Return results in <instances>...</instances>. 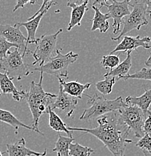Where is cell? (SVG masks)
I'll return each mask as SVG.
<instances>
[{
    "mask_svg": "<svg viewBox=\"0 0 151 156\" xmlns=\"http://www.w3.org/2000/svg\"><path fill=\"white\" fill-rule=\"evenodd\" d=\"M74 138H71L69 136H64L59 134L58 139L55 144V148L52 149L50 152H56L57 156H70L69 155V146Z\"/></svg>",
    "mask_w": 151,
    "mask_h": 156,
    "instance_id": "cell-23",
    "label": "cell"
},
{
    "mask_svg": "<svg viewBox=\"0 0 151 156\" xmlns=\"http://www.w3.org/2000/svg\"><path fill=\"white\" fill-rule=\"evenodd\" d=\"M1 95H2V93H1V92H0V96H1Z\"/></svg>",
    "mask_w": 151,
    "mask_h": 156,
    "instance_id": "cell-37",
    "label": "cell"
},
{
    "mask_svg": "<svg viewBox=\"0 0 151 156\" xmlns=\"http://www.w3.org/2000/svg\"><path fill=\"white\" fill-rule=\"evenodd\" d=\"M47 153H48V151H47V149H45V151H44L43 153L41 154V155H39V156H46Z\"/></svg>",
    "mask_w": 151,
    "mask_h": 156,
    "instance_id": "cell-35",
    "label": "cell"
},
{
    "mask_svg": "<svg viewBox=\"0 0 151 156\" xmlns=\"http://www.w3.org/2000/svg\"><path fill=\"white\" fill-rule=\"evenodd\" d=\"M47 113L49 114V126L51 129L56 132H65L67 134L69 137H73L72 131L68 129V127L63 122L60 117L58 116L53 110H52L50 107L47 110Z\"/></svg>",
    "mask_w": 151,
    "mask_h": 156,
    "instance_id": "cell-21",
    "label": "cell"
},
{
    "mask_svg": "<svg viewBox=\"0 0 151 156\" xmlns=\"http://www.w3.org/2000/svg\"><path fill=\"white\" fill-rule=\"evenodd\" d=\"M21 49L16 48L14 51H9L2 59H0V69L5 71L11 80H20L30 74L28 64H25L20 53Z\"/></svg>",
    "mask_w": 151,
    "mask_h": 156,
    "instance_id": "cell-6",
    "label": "cell"
},
{
    "mask_svg": "<svg viewBox=\"0 0 151 156\" xmlns=\"http://www.w3.org/2000/svg\"><path fill=\"white\" fill-rule=\"evenodd\" d=\"M59 82V85L63 88V92H66L71 96L76 98L81 99L82 95H84V91L87 90L90 87L91 83H88L86 84L80 83L77 81H71V82H66L63 78H58Z\"/></svg>",
    "mask_w": 151,
    "mask_h": 156,
    "instance_id": "cell-15",
    "label": "cell"
},
{
    "mask_svg": "<svg viewBox=\"0 0 151 156\" xmlns=\"http://www.w3.org/2000/svg\"><path fill=\"white\" fill-rule=\"evenodd\" d=\"M116 77H105V80L97 82L95 83V88L102 95H107L111 93L113 85L116 82Z\"/></svg>",
    "mask_w": 151,
    "mask_h": 156,
    "instance_id": "cell-24",
    "label": "cell"
},
{
    "mask_svg": "<svg viewBox=\"0 0 151 156\" xmlns=\"http://www.w3.org/2000/svg\"><path fill=\"white\" fill-rule=\"evenodd\" d=\"M84 95L89 98L88 103L90 104L91 106L83 112L80 117V119L83 121H87L92 119L105 116L110 113L117 111L127 105L123 101L122 97H118L113 100H109L105 98L104 95L99 94H95L92 96H90L87 94Z\"/></svg>",
    "mask_w": 151,
    "mask_h": 156,
    "instance_id": "cell-3",
    "label": "cell"
},
{
    "mask_svg": "<svg viewBox=\"0 0 151 156\" xmlns=\"http://www.w3.org/2000/svg\"><path fill=\"white\" fill-rule=\"evenodd\" d=\"M92 9L95 11V15L92 19V26L91 28V31H95L97 29L100 31L102 33H105L109 29V23L108 20L111 19L109 14H102L100 11L99 8L96 7L92 5Z\"/></svg>",
    "mask_w": 151,
    "mask_h": 156,
    "instance_id": "cell-19",
    "label": "cell"
},
{
    "mask_svg": "<svg viewBox=\"0 0 151 156\" xmlns=\"http://www.w3.org/2000/svg\"><path fill=\"white\" fill-rule=\"evenodd\" d=\"M11 48H15L21 49L20 46L15 44H11L10 42L7 41L5 39L0 37V59H2L7 55L8 52L10 51Z\"/></svg>",
    "mask_w": 151,
    "mask_h": 156,
    "instance_id": "cell-28",
    "label": "cell"
},
{
    "mask_svg": "<svg viewBox=\"0 0 151 156\" xmlns=\"http://www.w3.org/2000/svg\"><path fill=\"white\" fill-rule=\"evenodd\" d=\"M101 5V8L102 6H106L108 9V13L111 18H113V34L118 35L120 32V25L123 23V19L126 17V16L130 14V10H129V4L130 2L129 0H125V1L117 2V1H111V2H99L96 1L94 2V4Z\"/></svg>",
    "mask_w": 151,
    "mask_h": 156,
    "instance_id": "cell-9",
    "label": "cell"
},
{
    "mask_svg": "<svg viewBox=\"0 0 151 156\" xmlns=\"http://www.w3.org/2000/svg\"><path fill=\"white\" fill-rule=\"evenodd\" d=\"M142 2L147 7V14L151 17V0H143Z\"/></svg>",
    "mask_w": 151,
    "mask_h": 156,
    "instance_id": "cell-32",
    "label": "cell"
},
{
    "mask_svg": "<svg viewBox=\"0 0 151 156\" xmlns=\"http://www.w3.org/2000/svg\"><path fill=\"white\" fill-rule=\"evenodd\" d=\"M0 89L4 95L11 94L16 101H20L23 99L24 91H18L12 82V80L5 72H0Z\"/></svg>",
    "mask_w": 151,
    "mask_h": 156,
    "instance_id": "cell-17",
    "label": "cell"
},
{
    "mask_svg": "<svg viewBox=\"0 0 151 156\" xmlns=\"http://www.w3.org/2000/svg\"><path fill=\"white\" fill-rule=\"evenodd\" d=\"M44 74L41 73L40 80L38 83L31 81L30 89L28 92L24 91L23 99L27 101L28 106L32 115V127L35 129V132L44 135L38 129L40 117L47 112V110L54 102L56 95L46 92L42 87Z\"/></svg>",
    "mask_w": 151,
    "mask_h": 156,
    "instance_id": "cell-2",
    "label": "cell"
},
{
    "mask_svg": "<svg viewBox=\"0 0 151 156\" xmlns=\"http://www.w3.org/2000/svg\"><path fill=\"white\" fill-rule=\"evenodd\" d=\"M145 65L147 66H151V53H150V56H149V57H148V58H147V59L146 60Z\"/></svg>",
    "mask_w": 151,
    "mask_h": 156,
    "instance_id": "cell-33",
    "label": "cell"
},
{
    "mask_svg": "<svg viewBox=\"0 0 151 156\" xmlns=\"http://www.w3.org/2000/svg\"><path fill=\"white\" fill-rule=\"evenodd\" d=\"M142 152L144 153V156H151V152H149L145 150H142Z\"/></svg>",
    "mask_w": 151,
    "mask_h": 156,
    "instance_id": "cell-34",
    "label": "cell"
},
{
    "mask_svg": "<svg viewBox=\"0 0 151 156\" xmlns=\"http://www.w3.org/2000/svg\"><path fill=\"white\" fill-rule=\"evenodd\" d=\"M0 156H2V154L1 152H0Z\"/></svg>",
    "mask_w": 151,
    "mask_h": 156,
    "instance_id": "cell-36",
    "label": "cell"
},
{
    "mask_svg": "<svg viewBox=\"0 0 151 156\" xmlns=\"http://www.w3.org/2000/svg\"><path fill=\"white\" fill-rule=\"evenodd\" d=\"M138 147L141 148L142 150L151 152V136L148 134H144L136 144Z\"/></svg>",
    "mask_w": 151,
    "mask_h": 156,
    "instance_id": "cell-29",
    "label": "cell"
},
{
    "mask_svg": "<svg viewBox=\"0 0 151 156\" xmlns=\"http://www.w3.org/2000/svg\"><path fill=\"white\" fill-rule=\"evenodd\" d=\"M88 3L89 1H75V2H68L67 5L71 7L72 11L71 14L70 22L69 23L67 30L70 31L74 28L75 26L80 27L81 20L84 17L85 13L88 11Z\"/></svg>",
    "mask_w": 151,
    "mask_h": 156,
    "instance_id": "cell-14",
    "label": "cell"
},
{
    "mask_svg": "<svg viewBox=\"0 0 151 156\" xmlns=\"http://www.w3.org/2000/svg\"><path fill=\"white\" fill-rule=\"evenodd\" d=\"M120 58L116 55H107L104 56L101 60V65L104 68L108 69L111 68V70L113 69L119 65Z\"/></svg>",
    "mask_w": 151,
    "mask_h": 156,
    "instance_id": "cell-27",
    "label": "cell"
},
{
    "mask_svg": "<svg viewBox=\"0 0 151 156\" xmlns=\"http://www.w3.org/2000/svg\"><path fill=\"white\" fill-rule=\"evenodd\" d=\"M77 105V98L68 95L63 92V88L59 85V90L54 102L50 106L52 110L55 109L61 110L66 113V116L70 117L75 110Z\"/></svg>",
    "mask_w": 151,
    "mask_h": 156,
    "instance_id": "cell-12",
    "label": "cell"
},
{
    "mask_svg": "<svg viewBox=\"0 0 151 156\" xmlns=\"http://www.w3.org/2000/svg\"><path fill=\"white\" fill-rule=\"evenodd\" d=\"M7 150L5 152L9 154V156H31L41 155V152H37L28 149L26 146V140L24 138H20L14 143L8 144Z\"/></svg>",
    "mask_w": 151,
    "mask_h": 156,
    "instance_id": "cell-18",
    "label": "cell"
},
{
    "mask_svg": "<svg viewBox=\"0 0 151 156\" xmlns=\"http://www.w3.org/2000/svg\"><path fill=\"white\" fill-rule=\"evenodd\" d=\"M131 52H127L126 58L123 62L118 65L116 68L111 70L109 72H107L104 74V77H117L118 80L121 79V77H125L129 74V71L131 67Z\"/></svg>",
    "mask_w": 151,
    "mask_h": 156,
    "instance_id": "cell-20",
    "label": "cell"
},
{
    "mask_svg": "<svg viewBox=\"0 0 151 156\" xmlns=\"http://www.w3.org/2000/svg\"><path fill=\"white\" fill-rule=\"evenodd\" d=\"M99 126L94 128L68 127L71 131H81L92 134L108 148L113 156H125L126 144L132 141L128 139L130 130L120 120L117 111L97 118Z\"/></svg>",
    "mask_w": 151,
    "mask_h": 156,
    "instance_id": "cell-1",
    "label": "cell"
},
{
    "mask_svg": "<svg viewBox=\"0 0 151 156\" xmlns=\"http://www.w3.org/2000/svg\"><path fill=\"white\" fill-rule=\"evenodd\" d=\"M151 39L150 37H144L141 38L139 35L136 37L132 36H124L123 41L118 44L113 50L110 53V55H113V53L119 51L123 52H131L132 50H137L138 48H143L144 49H150L151 45L149 44Z\"/></svg>",
    "mask_w": 151,
    "mask_h": 156,
    "instance_id": "cell-11",
    "label": "cell"
},
{
    "mask_svg": "<svg viewBox=\"0 0 151 156\" xmlns=\"http://www.w3.org/2000/svg\"><path fill=\"white\" fill-rule=\"evenodd\" d=\"M61 51V49L57 48L56 56L50 58L48 62L44 64L43 66L31 67L30 65H28L30 72L39 71L43 74L46 73L50 75H53L57 78H67L69 66L77 61L78 58V54L73 53L72 51L69 52L66 54H63Z\"/></svg>",
    "mask_w": 151,
    "mask_h": 156,
    "instance_id": "cell-4",
    "label": "cell"
},
{
    "mask_svg": "<svg viewBox=\"0 0 151 156\" xmlns=\"http://www.w3.org/2000/svg\"><path fill=\"white\" fill-rule=\"evenodd\" d=\"M120 120L129 130L133 131L135 136L138 138L144 135L143 126L147 119L141 109L133 105H126L117 111Z\"/></svg>",
    "mask_w": 151,
    "mask_h": 156,
    "instance_id": "cell-8",
    "label": "cell"
},
{
    "mask_svg": "<svg viewBox=\"0 0 151 156\" xmlns=\"http://www.w3.org/2000/svg\"><path fill=\"white\" fill-rule=\"evenodd\" d=\"M56 4V2H53V1H49L48 2V4L47 5L46 8L40 13L38 15H37L36 17H34V18H29L28 21L25 23H17L15 24L16 27H24L27 29V42H26V45H25V49L23 51L22 53V56L24 57L28 53V44H36V41L37 38L35 37L36 35V32H37V29L38 28V26H39L40 23V21L41 20L42 17H44L45 14L47 13V11L49 10V9L51 7L52 5H53Z\"/></svg>",
    "mask_w": 151,
    "mask_h": 156,
    "instance_id": "cell-10",
    "label": "cell"
},
{
    "mask_svg": "<svg viewBox=\"0 0 151 156\" xmlns=\"http://www.w3.org/2000/svg\"><path fill=\"white\" fill-rule=\"evenodd\" d=\"M121 79H123L124 80L129 79H137L151 81V68H144L134 74L121 77Z\"/></svg>",
    "mask_w": 151,
    "mask_h": 156,
    "instance_id": "cell-26",
    "label": "cell"
},
{
    "mask_svg": "<svg viewBox=\"0 0 151 156\" xmlns=\"http://www.w3.org/2000/svg\"><path fill=\"white\" fill-rule=\"evenodd\" d=\"M37 1H31V0H28V1H24V0H17L15 7H14V9H13V12H15V11L18 9H20V8H23L26 4L30 3V4L33 5Z\"/></svg>",
    "mask_w": 151,
    "mask_h": 156,
    "instance_id": "cell-31",
    "label": "cell"
},
{
    "mask_svg": "<svg viewBox=\"0 0 151 156\" xmlns=\"http://www.w3.org/2000/svg\"><path fill=\"white\" fill-rule=\"evenodd\" d=\"M132 6L133 9L130 14L125 17L123 20V28L120 31L118 36L111 38L112 41L120 42L122 36H125L126 33L131 32L133 29L140 30L143 26L148 24L147 18V7L141 1H135L133 4H129Z\"/></svg>",
    "mask_w": 151,
    "mask_h": 156,
    "instance_id": "cell-7",
    "label": "cell"
},
{
    "mask_svg": "<svg viewBox=\"0 0 151 156\" xmlns=\"http://www.w3.org/2000/svg\"><path fill=\"white\" fill-rule=\"evenodd\" d=\"M143 131L144 134H148L151 136V115L147 116L144 121V126H143Z\"/></svg>",
    "mask_w": 151,
    "mask_h": 156,
    "instance_id": "cell-30",
    "label": "cell"
},
{
    "mask_svg": "<svg viewBox=\"0 0 151 156\" xmlns=\"http://www.w3.org/2000/svg\"><path fill=\"white\" fill-rule=\"evenodd\" d=\"M0 37L5 39L7 41L11 44H17L23 50L25 49L27 37L23 35L20 28L16 27L15 25L11 26L9 24L0 25Z\"/></svg>",
    "mask_w": 151,
    "mask_h": 156,
    "instance_id": "cell-13",
    "label": "cell"
},
{
    "mask_svg": "<svg viewBox=\"0 0 151 156\" xmlns=\"http://www.w3.org/2000/svg\"><path fill=\"white\" fill-rule=\"evenodd\" d=\"M94 153V150L88 146H84L78 143L71 144L69 146V155L70 156H90Z\"/></svg>",
    "mask_w": 151,
    "mask_h": 156,
    "instance_id": "cell-25",
    "label": "cell"
},
{
    "mask_svg": "<svg viewBox=\"0 0 151 156\" xmlns=\"http://www.w3.org/2000/svg\"><path fill=\"white\" fill-rule=\"evenodd\" d=\"M125 103L127 105L139 107L147 118V116L151 115V111L149 110V107L151 105V89H144V93L139 97L128 96L126 98Z\"/></svg>",
    "mask_w": 151,
    "mask_h": 156,
    "instance_id": "cell-16",
    "label": "cell"
},
{
    "mask_svg": "<svg viewBox=\"0 0 151 156\" xmlns=\"http://www.w3.org/2000/svg\"><path fill=\"white\" fill-rule=\"evenodd\" d=\"M63 32V29H60L56 33L51 35H42L39 38H37L36 48L34 52L29 50L28 53L32 54L35 61L30 64L31 67H34L36 64H38V66H43L51 58L54 57L56 55V43H57V38L59 34Z\"/></svg>",
    "mask_w": 151,
    "mask_h": 156,
    "instance_id": "cell-5",
    "label": "cell"
},
{
    "mask_svg": "<svg viewBox=\"0 0 151 156\" xmlns=\"http://www.w3.org/2000/svg\"><path fill=\"white\" fill-rule=\"evenodd\" d=\"M0 121L2 122L7 123V124L12 126L13 128H14V130H15V134H17V133H18L19 128H20V127H23V128H27V129H29L30 130V131L35 132V129H34L32 126H29L23 124V123L21 121H20L18 119L16 118L11 112L5 110H2V109L1 108H0Z\"/></svg>",
    "mask_w": 151,
    "mask_h": 156,
    "instance_id": "cell-22",
    "label": "cell"
}]
</instances>
